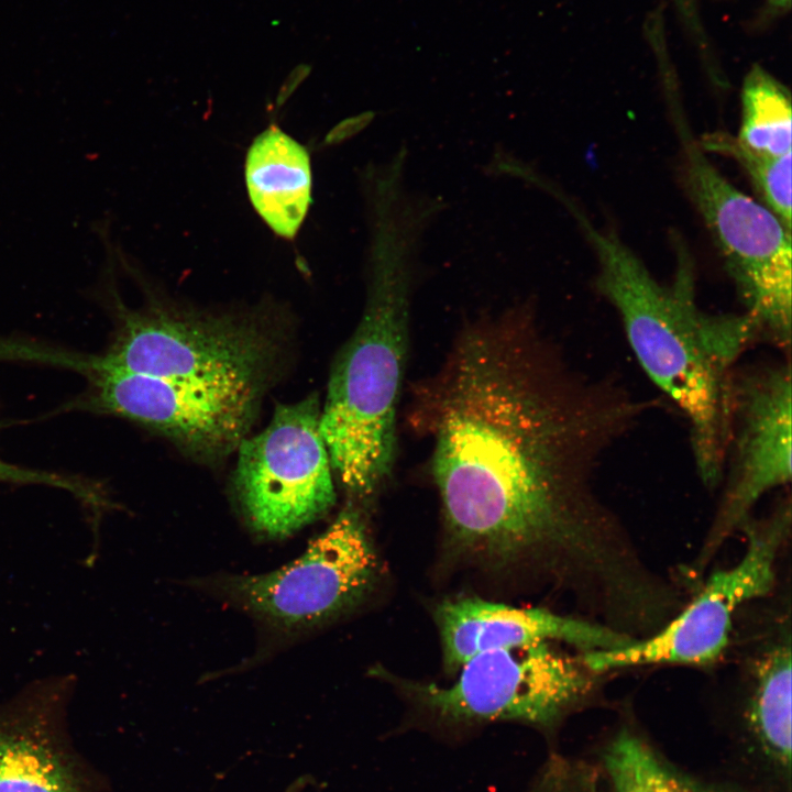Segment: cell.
Listing matches in <instances>:
<instances>
[{
    "mask_svg": "<svg viewBox=\"0 0 792 792\" xmlns=\"http://www.w3.org/2000/svg\"><path fill=\"white\" fill-rule=\"evenodd\" d=\"M791 522L790 502L782 501L767 518L746 521L747 548L734 566L711 575L688 607L656 635L626 646L583 652L592 673L646 664L705 666L724 652L737 609L768 594L774 583V561Z\"/></svg>",
    "mask_w": 792,
    "mask_h": 792,
    "instance_id": "cell-8",
    "label": "cell"
},
{
    "mask_svg": "<svg viewBox=\"0 0 792 792\" xmlns=\"http://www.w3.org/2000/svg\"><path fill=\"white\" fill-rule=\"evenodd\" d=\"M75 678H45L0 705V792H98L74 747L67 712Z\"/></svg>",
    "mask_w": 792,
    "mask_h": 792,
    "instance_id": "cell-12",
    "label": "cell"
},
{
    "mask_svg": "<svg viewBox=\"0 0 792 792\" xmlns=\"http://www.w3.org/2000/svg\"><path fill=\"white\" fill-rule=\"evenodd\" d=\"M698 145L736 161L749 177L761 204L791 230V153L779 157L762 155L723 132L705 135Z\"/></svg>",
    "mask_w": 792,
    "mask_h": 792,
    "instance_id": "cell-18",
    "label": "cell"
},
{
    "mask_svg": "<svg viewBox=\"0 0 792 792\" xmlns=\"http://www.w3.org/2000/svg\"><path fill=\"white\" fill-rule=\"evenodd\" d=\"M768 3L774 11H785L791 7V0H768Z\"/></svg>",
    "mask_w": 792,
    "mask_h": 792,
    "instance_id": "cell-20",
    "label": "cell"
},
{
    "mask_svg": "<svg viewBox=\"0 0 792 792\" xmlns=\"http://www.w3.org/2000/svg\"><path fill=\"white\" fill-rule=\"evenodd\" d=\"M581 658L551 642L481 652L450 685L411 688L432 713L451 722L517 721L553 728L593 690Z\"/></svg>",
    "mask_w": 792,
    "mask_h": 792,
    "instance_id": "cell-7",
    "label": "cell"
},
{
    "mask_svg": "<svg viewBox=\"0 0 792 792\" xmlns=\"http://www.w3.org/2000/svg\"><path fill=\"white\" fill-rule=\"evenodd\" d=\"M245 184L255 211L279 237L293 239L311 201L310 158L305 146L272 124L252 142Z\"/></svg>",
    "mask_w": 792,
    "mask_h": 792,
    "instance_id": "cell-15",
    "label": "cell"
},
{
    "mask_svg": "<svg viewBox=\"0 0 792 792\" xmlns=\"http://www.w3.org/2000/svg\"><path fill=\"white\" fill-rule=\"evenodd\" d=\"M435 617L444 662L451 671L490 650L563 641L590 652L618 649L632 640L607 627L544 608L515 607L477 597L443 601Z\"/></svg>",
    "mask_w": 792,
    "mask_h": 792,
    "instance_id": "cell-13",
    "label": "cell"
},
{
    "mask_svg": "<svg viewBox=\"0 0 792 792\" xmlns=\"http://www.w3.org/2000/svg\"><path fill=\"white\" fill-rule=\"evenodd\" d=\"M584 226L597 258V290L616 310L644 372L684 415L697 475L714 488L722 479L732 377L743 354L760 342L757 326L744 311H704L686 257L664 285L615 233Z\"/></svg>",
    "mask_w": 792,
    "mask_h": 792,
    "instance_id": "cell-2",
    "label": "cell"
},
{
    "mask_svg": "<svg viewBox=\"0 0 792 792\" xmlns=\"http://www.w3.org/2000/svg\"><path fill=\"white\" fill-rule=\"evenodd\" d=\"M40 361L87 378V391L70 402L68 409L130 419L202 455H220L240 444L261 391L134 373L106 364L97 354L47 345L41 350Z\"/></svg>",
    "mask_w": 792,
    "mask_h": 792,
    "instance_id": "cell-5",
    "label": "cell"
},
{
    "mask_svg": "<svg viewBox=\"0 0 792 792\" xmlns=\"http://www.w3.org/2000/svg\"><path fill=\"white\" fill-rule=\"evenodd\" d=\"M411 422L458 546L514 563L573 546L604 510L594 480L653 405L576 370L526 310L466 326L414 389Z\"/></svg>",
    "mask_w": 792,
    "mask_h": 792,
    "instance_id": "cell-1",
    "label": "cell"
},
{
    "mask_svg": "<svg viewBox=\"0 0 792 792\" xmlns=\"http://www.w3.org/2000/svg\"><path fill=\"white\" fill-rule=\"evenodd\" d=\"M320 411L316 395L278 405L268 426L239 444V497L253 526L266 535H288L336 502Z\"/></svg>",
    "mask_w": 792,
    "mask_h": 792,
    "instance_id": "cell-9",
    "label": "cell"
},
{
    "mask_svg": "<svg viewBox=\"0 0 792 792\" xmlns=\"http://www.w3.org/2000/svg\"><path fill=\"white\" fill-rule=\"evenodd\" d=\"M791 358L736 367L729 393L721 482L724 492L707 548L743 526L767 493L791 482Z\"/></svg>",
    "mask_w": 792,
    "mask_h": 792,
    "instance_id": "cell-10",
    "label": "cell"
},
{
    "mask_svg": "<svg viewBox=\"0 0 792 792\" xmlns=\"http://www.w3.org/2000/svg\"><path fill=\"white\" fill-rule=\"evenodd\" d=\"M113 308V339L97 354L106 364L194 383L263 387L275 344L255 322L160 305L131 309L118 298Z\"/></svg>",
    "mask_w": 792,
    "mask_h": 792,
    "instance_id": "cell-6",
    "label": "cell"
},
{
    "mask_svg": "<svg viewBox=\"0 0 792 792\" xmlns=\"http://www.w3.org/2000/svg\"><path fill=\"white\" fill-rule=\"evenodd\" d=\"M724 749L727 773L749 792H791V647L759 658L738 726Z\"/></svg>",
    "mask_w": 792,
    "mask_h": 792,
    "instance_id": "cell-14",
    "label": "cell"
},
{
    "mask_svg": "<svg viewBox=\"0 0 792 792\" xmlns=\"http://www.w3.org/2000/svg\"><path fill=\"white\" fill-rule=\"evenodd\" d=\"M594 759L609 792H749L727 778L707 779L684 770L632 724L619 726Z\"/></svg>",
    "mask_w": 792,
    "mask_h": 792,
    "instance_id": "cell-16",
    "label": "cell"
},
{
    "mask_svg": "<svg viewBox=\"0 0 792 792\" xmlns=\"http://www.w3.org/2000/svg\"><path fill=\"white\" fill-rule=\"evenodd\" d=\"M740 127L736 140L746 148L779 157L792 150V111L789 90L760 65L744 78Z\"/></svg>",
    "mask_w": 792,
    "mask_h": 792,
    "instance_id": "cell-17",
    "label": "cell"
},
{
    "mask_svg": "<svg viewBox=\"0 0 792 792\" xmlns=\"http://www.w3.org/2000/svg\"><path fill=\"white\" fill-rule=\"evenodd\" d=\"M377 568L361 509L350 503L298 559L271 573L240 578L231 588L246 607L277 623L309 625L360 601Z\"/></svg>",
    "mask_w": 792,
    "mask_h": 792,
    "instance_id": "cell-11",
    "label": "cell"
},
{
    "mask_svg": "<svg viewBox=\"0 0 792 792\" xmlns=\"http://www.w3.org/2000/svg\"><path fill=\"white\" fill-rule=\"evenodd\" d=\"M408 320L405 283L395 273H378L330 375L319 429L332 470L358 499L376 493L394 466Z\"/></svg>",
    "mask_w": 792,
    "mask_h": 792,
    "instance_id": "cell-3",
    "label": "cell"
},
{
    "mask_svg": "<svg viewBox=\"0 0 792 792\" xmlns=\"http://www.w3.org/2000/svg\"><path fill=\"white\" fill-rule=\"evenodd\" d=\"M683 182L722 258L760 342L790 355L792 337L791 230L765 205L730 184L683 140Z\"/></svg>",
    "mask_w": 792,
    "mask_h": 792,
    "instance_id": "cell-4",
    "label": "cell"
},
{
    "mask_svg": "<svg viewBox=\"0 0 792 792\" xmlns=\"http://www.w3.org/2000/svg\"><path fill=\"white\" fill-rule=\"evenodd\" d=\"M0 483L46 485L67 491L86 509L96 507L102 497L101 484L86 477L22 468L0 459Z\"/></svg>",
    "mask_w": 792,
    "mask_h": 792,
    "instance_id": "cell-19",
    "label": "cell"
}]
</instances>
